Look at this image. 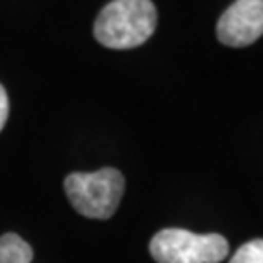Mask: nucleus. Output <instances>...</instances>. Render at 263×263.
Masks as SVG:
<instances>
[{
  "label": "nucleus",
  "mask_w": 263,
  "mask_h": 263,
  "mask_svg": "<svg viewBox=\"0 0 263 263\" xmlns=\"http://www.w3.org/2000/svg\"><path fill=\"white\" fill-rule=\"evenodd\" d=\"M8 113H10L8 94H6L4 86L0 84V131L4 129V125H6V121H8Z\"/></svg>",
  "instance_id": "obj_7"
},
{
  "label": "nucleus",
  "mask_w": 263,
  "mask_h": 263,
  "mask_svg": "<svg viewBox=\"0 0 263 263\" xmlns=\"http://www.w3.org/2000/svg\"><path fill=\"white\" fill-rule=\"evenodd\" d=\"M230 263H263V240H252L238 248Z\"/></svg>",
  "instance_id": "obj_6"
},
{
  "label": "nucleus",
  "mask_w": 263,
  "mask_h": 263,
  "mask_svg": "<svg viewBox=\"0 0 263 263\" xmlns=\"http://www.w3.org/2000/svg\"><path fill=\"white\" fill-rule=\"evenodd\" d=\"M230 246L220 234H193L183 228H164L151 240L156 263H220Z\"/></svg>",
  "instance_id": "obj_3"
},
{
  "label": "nucleus",
  "mask_w": 263,
  "mask_h": 263,
  "mask_svg": "<svg viewBox=\"0 0 263 263\" xmlns=\"http://www.w3.org/2000/svg\"><path fill=\"white\" fill-rule=\"evenodd\" d=\"M158 24L151 0H113L98 14L94 37L107 49H135L148 41Z\"/></svg>",
  "instance_id": "obj_1"
},
{
  "label": "nucleus",
  "mask_w": 263,
  "mask_h": 263,
  "mask_svg": "<svg viewBox=\"0 0 263 263\" xmlns=\"http://www.w3.org/2000/svg\"><path fill=\"white\" fill-rule=\"evenodd\" d=\"M263 35V0H236L216 24V37L228 47H248Z\"/></svg>",
  "instance_id": "obj_4"
},
{
  "label": "nucleus",
  "mask_w": 263,
  "mask_h": 263,
  "mask_svg": "<svg viewBox=\"0 0 263 263\" xmlns=\"http://www.w3.org/2000/svg\"><path fill=\"white\" fill-rule=\"evenodd\" d=\"M65 191L76 213L88 218L107 220L117 211L125 193V178L119 170L74 172L65 179Z\"/></svg>",
  "instance_id": "obj_2"
},
{
  "label": "nucleus",
  "mask_w": 263,
  "mask_h": 263,
  "mask_svg": "<svg viewBox=\"0 0 263 263\" xmlns=\"http://www.w3.org/2000/svg\"><path fill=\"white\" fill-rule=\"evenodd\" d=\"M31 246L14 232L0 236V263H31Z\"/></svg>",
  "instance_id": "obj_5"
}]
</instances>
